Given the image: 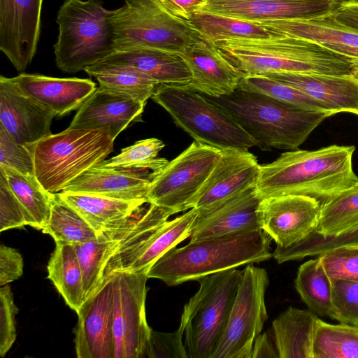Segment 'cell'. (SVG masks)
Masks as SVG:
<instances>
[{"instance_id": "bcb514c9", "label": "cell", "mask_w": 358, "mask_h": 358, "mask_svg": "<svg viewBox=\"0 0 358 358\" xmlns=\"http://www.w3.org/2000/svg\"><path fill=\"white\" fill-rule=\"evenodd\" d=\"M0 166L10 167L23 174L34 176L31 153L27 145L17 143L0 125Z\"/></svg>"}, {"instance_id": "db71d44e", "label": "cell", "mask_w": 358, "mask_h": 358, "mask_svg": "<svg viewBox=\"0 0 358 358\" xmlns=\"http://www.w3.org/2000/svg\"><path fill=\"white\" fill-rule=\"evenodd\" d=\"M328 49L331 50L340 55H342L350 59H358V46H350L338 44H322Z\"/></svg>"}, {"instance_id": "ac0fdd59", "label": "cell", "mask_w": 358, "mask_h": 358, "mask_svg": "<svg viewBox=\"0 0 358 358\" xmlns=\"http://www.w3.org/2000/svg\"><path fill=\"white\" fill-rule=\"evenodd\" d=\"M57 115L22 93L10 78L0 77V125L17 143L24 145L52 134Z\"/></svg>"}, {"instance_id": "4dcf8cb0", "label": "cell", "mask_w": 358, "mask_h": 358, "mask_svg": "<svg viewBox=\"0 0 358 358\" xmlns=\"http://www.w3.org/2000/svg\"><path fill=\"white\" fill-rule=\"evenodd\" d=\"M85 71L96 78L99 87L132 97L143 103L152 97L155 81L138 71L124 66L97 62Z\"/></svg>"}, {"instance_id": "f35d334b", "label": "cell", "mask_w": 358, "mask_h": 358, "mask_svg": "<svg viewBox=\"0 0 358 358\" xmlns=\"http://www.w3.org/2000/svg\"><path fill=\"white\" fill-rule=\"evenodd\" d=\"M313 355V358H358V326L333 324L320 319Z\"/></svg>"}, {"instance_id": "6da1fadb", "label": "cell", "mask_w": 358, "mask_h": 358, "mask_svg": "<svg viewBox=\"0 0 358 358\" xmlns=\"http://www.w3.org/2000/svg\"><path fill=\"white\" fill-rule=\"evenodd\" d=\"M355 148L332 145L315 150H292L260 165L256 187L262 199L303 195L328 202L358 181L352 167Z\"/></svg>"}, {"instance_id": "9c48e42d", "label": "cell", "mask_w": 358, "mask_h": 358, "mask_svg": "<svg viewBox=\"0 0 358 358\" xmlns=\"http://www.w3.org/2000/svg\"><path fill=\"white\" fill-rule=\"evenodd\" d=\"M241 271L235 268L199 279V289L185 305L180 323L189 358H213L227 324Z\"/></svg>"}, {"instance_id": "e0dca14e", "label": "cell", "mask_w": 358, "mask_h": 358, "mask_svg": "<svg viewBox=\"0 0 358 358\" xmlns=\"http://www.w3.org/2000/svg\"><path fill=\"white\" fill-rule=\"evenodd\" d=\"M173 213L155 204L146 203L129 216L108 228L115 245L104 267L105 277L129 271L141 257L155 232Z\"/></svg>"}, {"instance_id": "f5cc1de1", "label": "cell", "mask_w": 358, "mask_h": 358, "mask_svg": "<svg viewBox=\"0 0 358 358\" xmlns=\"http://www.w3.org/2000/svg\"><path fill=\"white\" fill-rule=\"evenodd\" d=\"M251 358H278L272 333L259 334L255 340Z\"/></svg>"}, {"instance_id": "f1b7e54d", "label": "cell", "mask_w": 358, "mask_h": 358, "mask_svg": "<svg viewBox=\"0 0 358 358\" xmlns=\"http://www.w3.org/2000/svg\"><path fill=\"white\" fill-rule=\"evenodd\" d=\"M255 22L271 32L302 38L320 44L358 46V32L335 24L327 15L313 18L272 19Z\"/></svg>"}, {"instance_id": "7c38bea8", "label": "cell", "mask_w": 358, "mask_h": 358, "mask_svg": "<svg viewBox=\"0 0 358 358\" xmlns=\"http://www.w3.org/2000/svg\"><path fill=\"white\" fill-rule=\"evenodd\" d=\"M148 271L112 273L115 358H145L152 329L145 315Z\"/></svg>"}, {"instance_id": "cb8c5ba5", "label": "cell", "mask_w": 358, "mask_h": 358, "mask_svg": "<svg viewBox=\"0 0 358 358\" xmlns=\"http://www.w3.org/2000/svg\"><path fill=\"white\" fill-rule=\"evenodd\" d=\"M10 78L22 93L59 117L77 110L96 90V84L87 78L25 73Z\"/></svg>"}, {"instance_id": "816d5d0a", "label": "cell", "mask_w": 358, "mask_h": 358, "mask_svg": "<svg viewBox=\"0 0 358 358\" xmlns=\"http://www.w3.org/2000/svg\"><path fill=\"white\" fill-rule=\"evenodd\" d=\"M172 15L189 20L192 15L201 10L206 0H157Z\"/></svg>"}, {"instance_id": "ba28073f", "label": "cell", "mask_w": 358, "mask_h": 358, "mask_svg": "<svg viewBox=\"0 0 358 358\" xmlns=\"http://www.w3.org/2000/svg\"><path fill=\"white\" fill-rule=\"evenodd\" d=\"M110 21L114 51L150 48L182 55L203 38L189 20L172 15L157 0H124Z\"/></svg>"}, {"instance_id": "f6af8a7d", "label": "cell", "mask_w": 358, "mask_h": 358, "mask_svg": "<svg viewBox=\"0 0 358 358\" xmlns=\"http://www.w3.org/2000/svg\"><path fill=\"white\" fill-rule=\"evenodd\" d=\"M29 225L34 222L11 189L4 172L0 169V231Z\"/></svg>"}, {"instance_id": "44dd1931", "label": "cell", "mask_w": 358, "mask_h": 358, "mask_svg": "<svg viewBox=\"0 0 358 358\" xmlns=\"http://www.w3.org/2000/svg\"><path fill=\"white\" fill-rule=\"evenodd\" d=\"M181 57L192 73L187 86L207 96L230 94L238 87L243 76L224 57L215 43L204 37L189 46Z\"/></svg>"}, {"instance_id": "c3c4849f", "label": "cell", "mask_w": 358, "mask_h": 358, "mask_svg": "<svg viewBox=\"0 0 358 358\" xmlns=\"http://www.w3.org/2000/svg\"><path fill=\"white\" fill-rule=\"evenodd\" d=\"M18 308L8 284L0 288V356L3 357L15 341V315Z\"/></svg>"}, {"instance_id": "836d02e7", "label": "cell", "mask_w": 358, "mask_h": 358, "mask_svg": "<svg viewBox=\"0 0 358 358\" xmlns=\"http://www.w3.org/2000/svg\"><path fill=\"white\" fill-rule=\"evenodd\" d=\"M197 213V209L192 208L175 219L167 220L155 232L141 256L127 271L148 272L161 257L189 237Z\"/></svg>"}, {"instance_id": "d6a6232c", "label": "cell", "mask_w": 358, "mask_h": 358, "mask_svg": "<svg viewBox=\"0 0 358 358\" xmlns=\"http://www.w3.org/2000/svg\"><path fill=\"white\" fill-rule=\"evenodd\" d=\"M191 24L203 37L213 43L233 38L268 37L271 32L255 22L199 10L193 13Z\"/></svg>"}, {"instance_id": "ee69618b", "label": "cell", "mask_w": 358, "mask_h": 358, "mask_svg": "<svg viewBox=\"0 0 358 358\" xmlns=\"http://www.w3.org/2000/svg\"><path fill=\"white\" fill-rule=\"evenodd\" d=\"M331 279L358 282V245H345L317 255Z\"/></svg>"}, {"instance_id": "9a60e30c", "label": "cell", "mask_w": 358, "mask_h": 358, "mask_svg": "<svg viewBox=\"0 0 358 358\" xmlns=\"http://www.w3.org/2000/svg\"><path fill=\"white\" fill-rule=\"evenodd\" d=\"M43 1L0 0V50L19 72L36 55Z\"/></svg>"}, {"instance_id": "ffe728a7", "label": "cell", "mask_w": 358, "mask_h": 358, "mask_svg": "<svg viewBox=\"0 0 358 358\" xmlns=\"http://www.w3.org/2000/svg\"><path fill=\"white\" fill-rule=\"evenodd\" d=\"M146 103L99 87L77 110L68 128L107 129L115 138L129 125L141 121Z\"/></svg>"}, {"instance_id": "ab89813d", "label": "cell", "mask_w": 358, "mask_h": 358, "mask_svg": "<svg viewBox=\"0 0 358 358\" xmlns=\"http://www.w3.org/2000/svg\"><path fill=\"white\" fill-rule=\"evenodd\" d=\"M238 88L261 93L296 107L329 112L334 115L323 104L302 91L264 75L243 76Z\"/></svg>"}, {"instance_id": "277c9868", "label": "cell", "mask_w": 358, "mask_h": 358, "mask_svg": "<svg viewBox=\"0 0 358 358\" xmlns=\"http://www.w3.org/2000/svg\"><path fill=\"white\" fill-rule=\"evenodd\" d=\"M271 238L261 229L236 234L190 241L173 248L150 268L148 278L169 286L199 279L273 257Z\"/></svg>"}, {"instance_id": "d590c367", "label": "cell", "mask_w": 358, "mask_h": 358, "mask_svg": "<svg viewBox=\"0 0 358 358\" xmlns=\"http://www.w3.org/2000/svg\"><path fill=\"white\" fill-rule=\"evenodd\" d=\"M72 245L80 266L86 299L103 282L104 267L114 249L115 240L106 229L94 239Z\"/></svg>"}, {"instance_id": "4fadbf2b", "label": "cell", "mask_w": 358, "mask_h": 358, "mask_svg": "<svg viewBox=\"0 0 358 358\" xmlns=\"http://www.w3.org/2000/svg\"><path fill=\"white\" fill-rule=\"evenodd\" d=\"M114 291L112 274L76 312L74 343L78 358H115Z\"/></svg>"}, {"instance_id": "7a4b0ae2", "label": "cell", "mask_w": 358, "mask_h": 358, "mask_svg": "<svg viewBox=\"0 0 358 358\" xmlns=\"http://www.w3.org/2000/svg\"><path fill=\"white\" fill-rule=\"evenodd\" d=\"M215 43L243 76L283 71L352 73L350 58L322 44L283 34L271 32L268 37L233 38Z\"/></svg>"}, {"instance_id": "7dc6e473", "label": "cell", "mask_w": 358, "mask_h": 358, "mask_svg": "<svg viewBox=\"0 0 358 358\" xmlns=\"http://www.w3.org/2000/svg\"><path fill=\"white\" fill-rule=\"evenodd\" d=\"M184 327L171 333L155 331L152 329L146 357L148 358H189L182 343Z\"/></svg>"}, {"instance_id": "7bdbcfd3", "label": "cell", "mask_w": 358, "mask_h": 358, "mask_svg": "<svg viewBox=\"0 0 358 358\" xmlns=\"http://www.w3.org/2000/svg\"><path fill=\"white\" fill-rule=\"evenodd\" d=\"M333 306L329 317L358 326V282L331 279Z\"/></svg>"}, {"instance_id": "4316f807", "label": "cell", "mask_w": 358, "mask_h": 358, "mask_svg": "<svg viewBox=\"0 0 358 358\" xmlns=\"http://www.w3.org/2000/svg\"><path fill=\"white\" fill-rule=\"evenodd\" d=\"M319 316L289 306L272 323L278 358H313V345Z\"/></svg>"}, {"instance_id": "83f0119b", "label": "cell", "mask_w": 358, "mask_h": 358, "mask_svg": "<svg viewBox=\"0 0 358 358\" xmlns=\"http://www.w3.org/2000/svg\"><path fill=\"white\" fill-rule=\"evenodd\" d=\"M57 194L78 212L97 234L148 203L146 200L125 201L85 192L62 191Z\"/></svg>"}, {"instance_id": "9f6ffc18", "label": "cell", "mask_w": 358, "mask_h": 358, "mask_svg": "<svg viewBox=\"0 0 358 358\" xmlns=\"http://www.w3.org/2000/svg\"><path fill=\"white\" fill-rule=\"evenodd\" d=\"M303 1H324V2H331V3H336L343 0H303Z\"/></svg>"}, {"instance_id": "11a10c76", "label": "cell", "mask_w": 358, "mask_h": 358, "mask_svg": "<svg viewBox=\"0 0 358 358\" xmlns=\"http://www.w3.org/2000/svg\"><path fill=\"white\" fill-rule=\"evenodd\" d=\"M352 64V73L358 79V59H350Z\"/></svg>"}, {"instance_id": "b9f144b4", "label": "cell", "mask_w": 358, "mask_h": 358, "mask_svg": "<svg viewBox=\"0 0 358 358\" xmlns=\"http://www.w3.org/2000/svg\"><path fill=\"white\" fill-rule=\"evenodd\" d=\"M164 146L163 141L156 138L141 140L99 165L108 168L144 169L158 173L169 162L166 159L157 157Z\"/></svg>"}, {"instance_id": "8992f818", "label": "cell", "mask_w": 358, "mask_h": 358, "mask_svg": "<svg viewBox=\"0 0 358 358\" xmlns=\"http://www.w3.org/2000/svg\"><path fill=\"white\" fill-rule=\"evenodd\" d=\"M113 10L102 0H65L57 13L59 34L54 44L57 66L76 73L103 60L114 52L110 21Z\"/></svg>"}, {"instance_id": "8fae6325", "label": "cell", "mask_w": 358, "mask_h": 358, "mask_svg": "<svg viewBox=\"0 0 358 358\" xmlns=\"http://www.w3.org/2000/svg\"><path fill=\"white\" fill-rule=\"evenodd\" d=\"M222 150L194 141L155 175L148 203L171 211L187 210L221 155Z\"/></svg>"}, {"instance_id": "484cf974", "label": "cell", "mask_w": 358, "mask_h": 358, "mask_svg": "<svg viewBox=\"0 0 358 358\" xmlns=\"http://www.w3.org/2000/svg\"><path fill=\"white\" fill-rule=\"evenodd\" d=\"M100 63L128 66L157 84L187 85L191 71L180 54L150 48H130L114 51Z\"/></svg>"}, {"instance_id": "60d3db41", "label": "cell", "mask_w": 358, "mask_h": 358, "mask_svg": "<svg viewBox=\"0 0 358 358\" xmlns=\"http://www.w3.org/2000/svg\"><path fill=\"white\" fill-rule=\"evenodd\" d=\"M355 245H358V226L337 236L326 237L315 231L296 244L287 248L276 247L273 257L281 264L317 256L338 247Z\"/></svg>"}, {"instance_id": "681fc988", "label": "cell", "mask_w": 358, "mask_h": 358, "mask_svg": "<svg viewBox=\"0 0 358 358\" xmlns=\"http://www.w3.org/2000/svg\"><path fill=\"white\" fill-rule=\"evenodd\" d=\"M23 259L14 248L0 245V285H7L23 274Z\"/></svg>"}, {"instance_id": "5bb4252c", "label": "cell", "mask_w": 358, "mask_h": 358, "mask_svg": "<svg viewBox=\"0 0 358 358\" xmlns=\"http://www.w3.org/2000/svg\"><path fill=\"white\" fill-rule=\"evenodd\" d=\"M321 206L303 195H284L262 199L258 208L261 229L277 247L296 244L317 229Z\"/></svg>"}, {"instance_id": "7402d4cb", "label": "cell", "mask_w": 358, "mask_h": 358, "mask_svg": "<svg viewBox=\"0 0 358 358\" xmlns=\"http://www.w3.org/2000/svg\"><path fill=\"white\" fill-rule=\"evenodd\" d=\"M292 86L323 104L334 115H358V79L352 74L273 72L262 74Z\"/></svg>"}, {"instance_id": "603a6c76", "label": "cell", "mask_w": 358, "mask_h": 358, "mask_svg": "<svg viewBox=\"0 0 358 358\" xmlns=\"http://www.w3.org/2000/svg\"><path fill=\"white\" fill-rule=\"evenodd\" d=\"M335 3L303 0H206L201 10L258 22L272 19L317 17L329 14Z\"/></svg>"}, {"instance_id": "74e56055", "label": "cell", "mask_w": 358, "mask_h": 358, "mask_svg": "<svg viewBox=\"0 0 358 358\" xmlns=\"http://www.w3.org/2000/svg\"><path fill=\"white\" fill-rule=\"evenodd\" d=\"M8 184L32 217L34 228L42 230L49 219L55 194L47 192L35 176L23 174L10 167L1 166Z\"/></svg>"}, {"instance_id": "d6986e66", "label": "cell", "mask_w": 358, "mask_h": 358, "mask_svg": "<svg viewBox=\"0 0 358 358\" xmlns=\"http://www.w3.org/2000/svg\"><path fill=\"white\" fill-rule=\"evenodd\" d=\"M262 199L254 185L215 207L197 210L189 234L190 241L261 229L258 208Z\"/></svg>"}, {"instance_id": "3957f363", "label": "cell", "mask_w": 358, "mask_h": 358, "mask_svg": "<svg viewBox=\"0 0 358 358\" xmlns=\"http://www.w3.org/2000/svg\"><path fill=\"white\" fill-rule=\"evenodd\" d=\"M203 95L224 109L262 150H295L322 121L333 115L241 88L218 97Z\"/></svg>"}, {"instance_id": "f546056e", "label": "cell", "mask_w": 358, "mask_h": 358, "mask_svg": "<svg viewBox=\"0 0 358 358\" xmlns=\"http://www.w3.org/2000/svg\"><path fill=\"white\" fill-rule=\"evenodd\" d=\"M48 261V278L70 308L77 312L85 301L80 266L72 245L55 243Z\"/></svg>"}, {"instance_id": "30bf717a", "label": "cell", "mask_w": 358, "mask_h": 358, "mask_svg": "<svg viewBox=\"0 0 358 358\" xmlns=\"http://www.w3.org/2000/svg\"><path fill=\"white\" fill-rule=\"evenodd\" d=\"M268 282L266 271L252 264L241 271L227 324L213 358H251L255 340L268 318L265 294Z\"/></svg>"}, {"instance_id": "2e32d148", "label": "cell", "mask_w": 358, "mask_h": 358, "mask_svg": "<svg viewBox=\"0 0 358 358\" xmlns=\"http://www.w3.org/2000/svg\"><path fill=\"white\" fill-rule=\"evenodd\" d=\"M260 165L248 150H222L221 155L187 210L215 207L256 185Z\"/></svg>"}, {"instance_id": "1f68e13d", "label": "cell", "mask_w": 358, "mask_h": 358, "mask_svg": "<svg viewBox=\"0 0 358 358\" xmlns=\"http://www.w3.org/2000/svg\"><path fill=\"white\" fill-rule=\"evenodd\" d=\"M294 286L310 311L317 316L329 317L333 306L332 281L318 256L299 266Z\"/></svg>"}, {"instance_id": "8d00e7d4", "label": "cell", "mask_w": 358, "mask_h": 358, "mask_svg": "<svg viewBox=\"0 0 358 358\" xmlns=\"http://www.w3.org/2000/svg\"><path fill=\"white\" fill-rule=\"evenodd\" d=\"M41 231L50 234L55 243L70 245L85 243L97 236L83 216L57 194H54L49 219Z\"/></svg>"}, {"instance_id": "52a82bcc", "label": "cell", "mask_w": 358, "mask_h": 358, "mask_svg": "<svg viewBox=\"0 0 358 358\" xmlns=\"http://www.w3.org/2000/svg\"><path fill=\"white\" fill-rule=\"evenodd\" d=\"M151 98L199 143L221 150H249L255 145L224 109L187 85L158 84Z\"/></svg>"}, {"instance_id": "e575fe53", "label": "cell", "mask_w": 358, "mask_h": 358, "mask_svg": "<svg viewBox=\"0 0 358 358\" xmlns=\"http://www.w3.org/2000/svg\"><path fill=\"white\" fill-rule=\"evenodd\" d=\"M358 226V181L321 206L315 232L337 236Z\"/></svg>"}, {"instance_id": "5b68a950", "label": "cell", "mask_w": 358, "mask_h": 358, "mask_svg": "<svg viewBox=\"0 0 358 358\" xmlns=\"http://www.w3.org/2000/svg\"><path fill=\"white\" fill-rule=\"evenodd\" d=\"M107 129H70L27 145L34 176L49 193L64 191L73 181L101 163L113 151Z\"/></svg>"}, {"instance_id": "d4e9b609", "label": "cell", "mask_w": 358, "mask_h": 358, "mask_svg": "<svg viewBox=\"0 0 358 358\" xmlns=\"http://www.w3.org/2000/svg\"><path fill=\"white\" fill-rule=\"evenodd\" d=\"M156 173L144 169L108 168L98 164L76 178L64 191L148 202V194Z\"/></svg>"}, {"instance_id": "f907efd6", "label": "cell", "mask_w": 358, "mask_h": 358, "mask_svg": "<svg viewBox=\"0 0 358 358\" xmlns=\"http://www.w3.org/2000/svg\"><path fill=\"white\" fill-rule=\"evenodd\" d=\"M327 17L339 26L358 32V0H343L336 3Z\"/></svg>"}]
</instances>
